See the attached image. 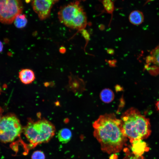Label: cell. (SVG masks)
Segmentation results:
<instances>
[{
    "instance_id": "cell-24",
    "label": "cell",
    "mask_w": 159,
    "mask_h": 159,
    "mask_svg": "<svg viewBox=\"0 0 159 159\" xmlns=\"http://www.w3.org/2000/svg\"><path fill=\"white\" fill-rule=\"evenodd\" d=\"M82 0V1H85V0Z\"/></svg>"
},
{
    "instance_id": "cell-4",
    "label": "cell",
    "mask_w": 159,
    "mask_h": 159,
    "mask_svg": "<svg viewBox=\"0 0 159 159\" xmlns=\"http://www.w3.org/2000/svg\"><path fill=\"white\" fill-rule=\"evenodd\" d=\"M58 15L61 23L72 29H82L87 24L86 13L79 1L71 3L62 7Z\"/></svg>"
},
{
    "instance_id": "cell-5",
    "label": "cell",
    "mask_w": 159,
    "mask_h": 159,
    "mask_svg": "<svg viewBox=\"0 0 159 159\" xmlns=\"http://www.w3.org/2000/svg\"><path fill=\"white\" fill-rule=\"evenodd\" d=\"M23 128L15 115H9L2 117L0 121V141L9 143L20 135Z\"/></svg>"
},
{
    "instance_id": "cell-18",
    "label": "cell",
    "mask_w": 159,
    "mask_h": 159,
    "mask_svg": "<svg viewBox=\"0 0 159 159\" xmlns=\"http://www.w3.org/2000/svg\"><path fill=\"white\" fill-rule=\"evenodd\" d=\"M117 155L115 154H112L110 157V159H117Z\"/></svg>"
},
{
    "instance_id": "cell-9",
    "label": "cell",
    "mask_w": 159,
    "mask_h": 159,
    "mask_svg": "<svg viewBox=\"0 0 159 159\" xmlns=\"http://www.w3.org/2000/svg\"><path fill=\"white\" fill-rule=\"evenodd\" d=\"M19 76L21 81L26 85L32 83L35 78L34 72L32 70L27 68L21 70L19 72Z\"/></svg>"
},
{
    "instance_id": "cell-17",
    "label": "cell",
    "mask_w": 159,
    "mask_h": 159,
    "mask_svg": "<svg viewBox=\"0 0 159 159\" xmlns=\"http://www.w3.org/2000/svg\"><path fill=\"white\" fill-rule=\"evenodd\" d=\"M31 159H45V156L43 152L40 150H37L33 153Z\"/></svg>"
},
{
    "instance_id": "cell-7",
    "label": "cell",
    "mask_w": 159,
    "mask_h": 159,
    "mask_svg": "<svg viewBox=\"0 0 159 159\" xmlns=\"http://www.w3.org/2000/svg\"><path fill=\"white\" fill-rule=\"evenodd\" d=\"M59 0H31L32 7L39 18L45 20L50 15L53 5Z\"/></svg>"
},
{
    "instance_id": "cell-11",
    "label": "cell",
    "mask_w": 159,
    "mask_h": 159,
    "mask_svg": "<svg viewBox=\"0 0 159 159\" xmlns=\"http://www.w3.org/2000/svg\"><path fill=\"white\" fill-rule=\"evenodd\" d=\"M58 138L59 141L62 143H66L71 140L72 133L71 130L67 128L61 129L58 132Z\"/></svg>"
},
{
    "instance_id": "cell-12",
    "label": "cell",
    "mask_w": 159,
    "mask_h": 159,
    "mask_svg": "<svg viewBox=\"0 0 159 159\" xmlns=\"http://www.w3.org/2000/svg\"><path fill=\"white\" fill-rule=\"evenodd\" d=\"M147 61L159 67V44L151 51Z\"/></svg>"
},
{
    "instance_id": "cell-20",
    "label": "cell",
    "mask_w": 159,
    "mask_h": 159,
    "mask_svg": "<svg viewBox=\"0 0 159 159\" xmlns=\"http://www.w3.org/2000/svg\"><path fill=\"white\" fill-rule=\"evenodd\" d=\"M3 45L2 42L0 41V53L3 51Z\"/></svg>"
},
{
    "instance_id": "cell-15",
    "label": "cell",
    "mask_w": 159,
    "mask_h": 159,
    "mask_svg": "<svg viewBox=\"0 0 159 159\" xmlns=\"http://www.w3.org/2000/svg\"><path fill=\"white\" fill-rule=\"evenodd\" d=\"M102 3L104 8L107 12L112 14L114 9L113 2L112 0H103Z\"/></svg>"
},
{
    "instance_id": "cell-14",
    "label": "cell",
    "mask_w": 159,
    "mask_h": 159,
    "mask_svg": "<svg viewBox=\"0 0 159 159\" xmlns=\"http://www.w3.org/2000/svg\"><path fill=\"white\" fill-rule=\"evenodd\" d=\"M14 22L16 27L21 29L26 26L27 23V20L26 15L21 14L16 16Z\"/></svg>"
},
{
    "instance_id": "cell-10",
    "label": "cell",
    "mask_w": 159,
    "mask_h": 159,
    "mask_svg": "<svg viewBox=\"0 0 159 159\" xmlns=\"http://www.w3.org/2000/svg\"><path fill=\"white\" fill-rule=\"evenodd\" d=\"M144 18L143 13L138 10L132 11L129 16V20L130 22L135 25L141 24L144 21Z\"/></svg>"
},
{
    "instance_id": "cell-2",
    "label": "cell",
    "mask_w": 159,
    "mask_h": 159,
    "mask_svg": "<svg viewBox=\"0 0 159 159\" xmlns=\"http://www.w3.org/2000/svg\"><path fill=\"white\" fill-rule=\"evenodd\" d=\"M121 120L122 132L130 141L146 139L151 134L149 119L134 108H131L125 112Z\"/></svg>"
},
{
    "instance_id": "cell-22",
    "label": "cell",
    "mask_w": 159,
    "mask_h": 159,
    "mask_svg": "<svg viewBox=\"0 0 159 159\" xmlns=\"http://www.w3.org/2000/svg\"><path fill=\"white\" fill-rule=\"evenodd\" d=\"M3 110L2 108L0 107V121L2 117V114Z\"/></svg>"
},
{
    "instance_id": "cell-3",
    "label": "cell",
    "mask_w": 159,
    "mask_h": 159,
    "mask_svg": "<svg viewBox=\"0 0 159 159\" xmlns=\"http://www.w3.org/2000/svg\"><path fill=\"white\" fill-rule=\"evenodd\" d=\"M23 132L32 147L49 142L55 134V128L45 119L29 121L23 128Z\"/></svg>"
},
{
    "instance_id": "cell-13",
    "label": "cell",
    "mask_w": 159,
    "mask_h": 159,
    "mask_svg": "<svg viewBox=\"0 0 159 159\" xmlns=\"http://www.w3.org/2000/svg\"><path fill=\"white\" fill-rule=\"evenodd\" d=\"M100 97L103 102L109 103L112 101L114 98V95L110 89L105 88L102 90L100 93Z\"/></svg>"
},
{
    "instance_id": "cell-23",
    "label": "cell",
    "mask_w": 159,
    "mask_h": 159,
    "mask_svg": "<svg viewBox=\"0 0 159 159\" xmlns=\"http://www.w3.org/2000/svg\"><path fill=\"white\" fill-rule=\"evenodd\" d=\"M153 0H148L147 1V2H146V3H145V4H146V3H148V2L149 1H153Z\"/></svg>"
},
{
    "instance_id": "cell-1",
    "label": "cell",
    "mask_w": 159,
    "mask_h": 159,
    "mask_svg": "<svg viewBox=\"0 0 159 159\" xmlns=\"http://www.w3.org/2000/svg\"><path fill=\"white\" fill-rule=\"evenodd\" d=\"M93 135L100 143L101 149L108 154L120 152L127 138L122 130L121 119L114 114L100 115L93 124Z\"/></svg>"
},
{
    "instance_id": "cell-8",
    "label": "cell",
    "mask_w": 159,
    "mask_h": 159,
    "mask_svg": "<svg viewBox=\"0 0 159 159\" xmlns=\"http://www.w3.org/2000/svg\"><path fill=\"white\" fill-rule=\"evenodd\" d=\"M131 150L134 154L141 156L145 152L148 151L149 148L147 143L142 140H136L130 141Z\"/></svg>"
},
{
    "instance_id": "cell-21",
    "label": "cell",
    "mask_w": 159,
    "mask_h": 159,
    "mask_svg": "<svg viewBox=\"0 0 159 159\" xmlns=\"http://www.w3.org/2000/svg\"><path fill=\"white\" fill-rule=\"evenodd\" d=\"M155 105L157 110L159 111V100L156 102Z\"/></svg>"
},
{
    "instance_id": "cell-16",
    "label": "cell",
    "mask_w": 159,
    "mask_h": 159,
    "mask_svg": "<svg viewBox=\"0 0 159 159\" xmlns=\"http://www.w3.org/2000/svg\"><path fill=\"white\" fill-rule=\"evenodd\" d=\"M125 152L126 155L123 159H145L142 155H137L134 154L132 153H130L127 148L125 149Z\"/></svg>"
},
{
    "instance_id": "cell-6",
    "label": "cell",
    "mask_w": 159,
    "mask_h": 159,
    "mask_svg": "<svg viewBox=\"0 0 159 159\" xmlns=\"http://www.w3.org/2000/svg\"><path fill=\"white\" fill-rule=\"evenodd\" d=\"M23 9L21 0H0V22L10 24Z\"/></svg>"
},
{
    "instance_id": "cell-19",
    "label": "cell",
    "mask_w": 159,
    "mask_h": 159,
    "mask_svg": "<svg viewBox=\"0 0 159 159\" xmlns=\"http://www.w3.org/2000/svg\"><path fill=\"white\" fill-rule=\"evenodd\" d=\"M59 51L61 53H64L66 51L65 48L64 47H62L60 48Z\"/></svg>"
}]
</instances>
